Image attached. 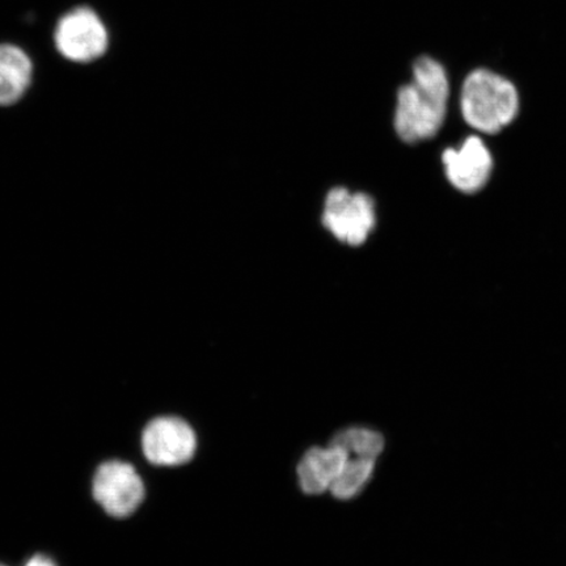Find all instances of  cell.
<instances>
[{
  "label": "cell",
  "mask_w": 566,
  "mask_h": 566,
  "mask_svg": "<svg viewBox=\"0 0 566 566\" xmlns=\"http://www.w3.org/2000/svg\"><path fill=\"white\" fill-rule=\"evenodd\" d=\"M412 80L396 95L394 126L406 144L434 138L448 116L450 80L442 63L420 55L412 63Z\"/></svg>",
  "instance_id": "6da1fadb"
},
{
  "label": "cell",
  "mask_w": 566,
  "mask_h": 566,
  "mask_svg": "<svg viewBox=\"0 0 566 566\" xmlns=\"http://www.w3.org/2000/svg\"><path fill=\"white\" fill-rule=\"evenodd\" d=\"M460 109L472 129L497 134L518 116V90L512 81L492 70H473L460 91Z\"/></svg>",
  "instance_id": "7a4b0ae2"
},
{
  "label": "cell",
  "mask_w": 566,
  "mask_h": 566,
  "mask_svg": "<svg viewBox=\"0 0 566 566\" xmlns=\"http://www.w3.org/2000/svg\"><path fill=\"white\" fill-rule=\"evenodd\" d=\"M53 45L63 60L75 65H90L109 52V28L95 9L76 6L55 21Z\"/></svg>",
  "instance_id": "3957f363"
},
{
  "label": "cell",
  "mask_w": 566,
  "mask_h": 566,
  "mask_svg": "<svg viewBox=\"0 0 566 566\" xmlns=\"http://www.w3.org/2000/svg\"><path fill=\"white\" fill-rule=\"evenodd\" d=\"M323 223L339 242L358 247L364 244L377 223L373 198L352 195L348 189H332L325 200Z\"/></svg>",
  "instance_id": "277c9868"
},
{
  "label": "cell",
  "mask_w": 566,
  "mask_h": 566,
  "mask_svg": "<svg viewBox=\"0 0 566 566\" xmlns=\"http://www.w3.org/2000/svg\"><path fill=\"white\" fill-rule=\"evenodd\" d=\"M92 493L106 514L126 518L137 512L145 499V484L130 463L109 460L95 472Z\"/></svg>",
  "instance_id": "5b68a950"
},
{
  "label": "cell",
  "mask_w": 566,
  "mask_h": 566,
  "mask_svg": "<svg viewBox=\"0 0 566 566\" xmlns=\"http://www.w3.org/2000/svg\"><path fill=\"white\" fill-rule=\"evenodd\" d=\"M196 434L177 417H159L147 424L142 434V450L155 465H180L193 458Z\"/></svg>",
  "instance_id": "8992f818"
},
{
  "label": "cell",
  "mask_w": 566,
  "mask_h": 566,
  "mask_svg": "<svg viewBox=\"0 0 566 566\" xmlns=\"http://www.w3.org/2000/svg\"><path fill=\"white\" fill-rule=\"evenodd\" d=\"M444 175L459 192L478 193L491 180L493 157L484 140L470 136L459 148H448L442 154Z\"/></svg>",
  "instance_id": "52a82bcc"
},
{
  "label": "cell",
  "mask_w": 566,
  "mask_h": 566,
  "mask_svg": "<svg viewBox=\"0 0 566 566\" xmlns=\"http://www.w3.org/2000/svg\"><path fill=\"white\" fill-rule=\"evenodd\" d=\"M33 76L30 53L12 42H0V106L19 103L30 91Z\"/></svg>",
  "instance_id": "ba28073f"
},
{
  "label": "cell",
  "mask_w": 566,
  "mask_h": 566,
  "mask_svg": "<svg viewBox=\"0 0 566 566\" xmlns=\"http://www.w3.org/2000/svg\"><path fill=\"white\" fill-rule=\"evenodd\" d=\"M346 459V452L332 444L328 449L315 448L307 451L298 465L302 491L307 494L329 491L344 469Z\"/></svg>",
  "instance_id": "9c48e42d"
},
{
  "label": "cell",
  "mask_w": 566,
  "mask_h": 566,
  "mask_svg": "<svg viewBox=\"0 0 566 566\" xmlns=\"http://www.w3.org/2000/svg\"><path fill=\"white\" fill-rule=\"evenodd\" d=\"M375 462L377 460L367 458L348 457L344 469L331 486V493L338 500H350L364 490L367 481L370 480Z\"/></svg>",
  "instance_id": "30bf717a"
},
{
  "label": "cell",
  "mask_w": 566,
  "mask_h": 566,
  "mask_svg": "<svg viewBox=\"0 0 566 566\" xmlns=\"http://www.w3.org/2000/svg\"><path fill=\"white\" fill-rule=\"evenodd\" d=\"M348 457L377 460L385 449V438L378 431L365 428H350L338 433L331 442Z\"/></svg>",
  "instance_id": "8fae6325"
},
{
  "label": "cell",
  "mask_w": 566,
  "mask_h": 566,
  "mask_svg": "<svg viewBox=\"0 0 566 566\" xmlns=\"http://www.w3.org/2000/svg\"><path fill=\"white\" fill-rule=\"evenodd\" d=\"M0 566H6L3 564H0ZM24 566H56V564L53 562V558L46 556V555H34L25 563Z\"/></svg>",
  "instance_id": "7c38bea8"
}]
</instances>
